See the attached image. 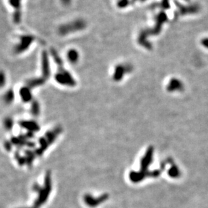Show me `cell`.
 <instances>
[{"label": "cell", "mask_w": 208, "mask_h": 208, "mask_svg": "<svg viewBox=\"0 0 208 208\" xmlns=\"http://www.w3.org/2000/svg\"><path fill=\"white\" fill-rule=\"evenodd\" d=\"M86 23L82 20H76L61 25L59 28V34L60 35L65 36L69 34L77 33L86 28Z\"/></svg>", "instance_id": "1"}, {"label": "cell", "mask_w": 208, "mask_h": 208, "mask_svg": "<svg viewBox=\"0 0 208 208\" xmlns=\"http://www.w3.org/2000/svg\"><path fill=\"white\" fill-rule=\"evenodd\" d=\"M62 66L60 67L59 72L55 75V80L59 84L69 87H74L76 85V82L72 76L68 72L62 68Z\"/></svg>", "instance_id": "2"}, {"label": "cell", "mask_w": 208, "mask_h": 208, "mask_svg": "<svg viewBox=\"0 0 208 208\" xmlns=\"http://www.w3.org/2000/svg\"><path fill=\"white\" fill-rule=\"evenodd\" d=\"M35 37L31 35H22L19 39L18 43H17L14 47V52L16 54H21L26 52L35 41Z\"/></svg>", "instance_id": "3"}, {"label": "cell", "mask_w": 208, "mask_h": 208, "mask_svg": "<svg viewBox=\"0 0 208 208\" xmlns=\"http://www.w3.org/2000/svg\"><path fill=\"white\" fill-rule=\"evenodd\" d=\"M41 68H42L43 78L45 80L49 78L51 74V68L49 56L46 52H43L42 55H41Z\"/></svg>", "instance_id": "4"}, {"label": "cell", "mask_w": 208, "mask_h": 208, "mask_svg": "<svg viewBox=\"0 0 208 208\" xmlns=\"http://www.w3.org/2000/svg\"><path fill=\"white\" fill-rule=\"evenodd\" d=\"M8 3L9 6L14 9V20L16 23H18L21 18L22 0H8Z\"/></svg>", "instance_id": "5"}, {"label": "cell", "mask_w": 208, "mask_h": 208, "mask_svg": "<svg viewBox=\"0 0 208 208\" xmlns=\"http://www.w3.org/2000/svg\"><path fill=\"white\" fill-rule=\"evenodd\" d=\"M128 68H129V67L125 66V65L123 64H119L116 66L114 71V74H113V79H114L115 81H120L121 80L123 79L125 74L126 73V72H129Z\"/></svg>", "instance_id": "6"}, {"label": "cell", "mask_w": 208, "mask_h": 208, "mask_svg": "<svg viewBox=\"0 0 208 208\" xmlns=\"http://www.w3.org/2000/svg\"><path fill=\"white\" fill-rule=\"evenodd\" d=\"M20 125L21 127L25 128L31 132H35L40 130L39 126L37 122H34V121H22L20 122Z\"/></svg>", "instance_id": "7"}, {"label": "cell", "mask_w": 208, "mask_h": 208, "mask_svg": "<svg viewBox=\"0 0 208 208\" xmlns=\"http://www.w3.org/2000/svg\"><path fill=\"white\" fill-rule=\"evenodd\" d=\"M20 95L22 100L24 102H29V101H30L32 99V96L30 91V88H29L27 86L24 87L20 89Z\"/></svg>", "instance_id": "8"}, {"label": "cell", "mask_w": 208, "mask_h": 208, "mask_svg": "<svg viewBox=\"0 0 208 208\" xmlns=\"http://www.w3.org/2000/svg\"><path fill=\"white\" fill-rule=\"evenodd\" d=\"M108 198L107 195H104L103 196H100V197L98 198L97 199H94L93 197H92L91 196L87 195L85 197V201L87 203V204L90 205V206H94V205H98V204H100L103 201L106 200Z\"/></svg>", "instance_id": "9"}, {"label": "cell", "mask_w": 208, "mask_h": 208, "mask_svg": "<svg viewBox=\"0 0 208 208\" xmlns=\"http://www.w3.org/2000/svg\"><path fill=\"white\" fill-rule=\"evenodd\" d=\"M67 57L68 61L72 64H76L78 62L79 55L78 51L74 49H71L68 51L67 54Z\"/></svg>", "instance_id": "10"}, {"label": "cell", "mask_w": 208, "mask_h": 208, "mask_svg": "<svg viewBox=\"0 0 208 208\" xmlns=\"http://www.w3.org/2000/svg\"><path fill=\"white\" fill-rule=\"evenodd\" d=\"M45 79L43 78V77H41V78L38 79H33L28 80L27 81V87H28L29 88H34L36 87H38L42 85L45 83Z\"/></svg>", "instance_id": "11"}, {"label": "cell", "mask_w": 208, "mask_h": 208, "mask_svg": "<svg viewBox=\"0 0 208 208\" xmlns=\"http://www.w3.org/2000/svg\"><path fill=\"white\" fill-rule=\"evenodd\" d=\"M14 93L12 90H9L7 92L6 95L4 96V100L6 103H9L14 100Z\"/></svg>", "instance_id": "12"}, {"label": "cell", "mask_w": 208, "mask_h": 208, "mask_svg": "<svg viewBox=\"0 0 208 208\" xmlns=\"http://www.w3.org/2000/svg\"><path fill=\"white\" fill-rule=\"evenodd\" d=\"M39 105H38V103L37 101H34L32 104V107H31V112L33 115H35L37 116V115H38V113H39Z\"/></svg>", "instance_id": "13"}, {"label": "cell", "mask_w": 208, "mask_h": 208, "mask_svg": "<svg viewBox=\"0 0 208 208\" xmlns=\"http://www.w3.org/2000/svg\"><path fill=\"white\" fill-rule=\"evenodd\" d=\"M127 4V0H117V6L118 8H124Z\"/></svg>", "instance_id": "14"}, {"label": "cell", "mask_w": 208, "mask_h": 208, "mask_svg": "<svg viewBox=\"0 0 208 208\" xmlns=\"http://www.w3.org/2000/svg\"><path fill=\"white\" fill-rule=\"evenodd\" d=\"M5 127L8 130H10L13 127V122L11 119H6L5 120Z\"/></svg>", "instance_id": "15"}, {"label": "cell", "mask_w": 208, "mask_h": 208, "mask_svg": "<svg viewBox=\"0 0 208 208\" xmlns=\"http://www.w3.org/2000/svg\"><path fill=\"white\" fill-rule=\"evenodd\" d=\"M5 81H6V78H5V75L3 72H1V87L4 86V84H5Z\"/></svg>", "instance_id": "16"}, {"label": "cell", "mask_w": 208, "mask_h": 208, "mask_svg": "<svg viewBox=\"0 0 208 208\" xmlns=\"http://www.w3.org/2000/svg\"><path fill=\"white\" fill-rule=\"evenodd\" d=\"M61 1L64 5H69L71 3V0H61Z\"/></svg>", "instance_id": "17"}]
</instances>
